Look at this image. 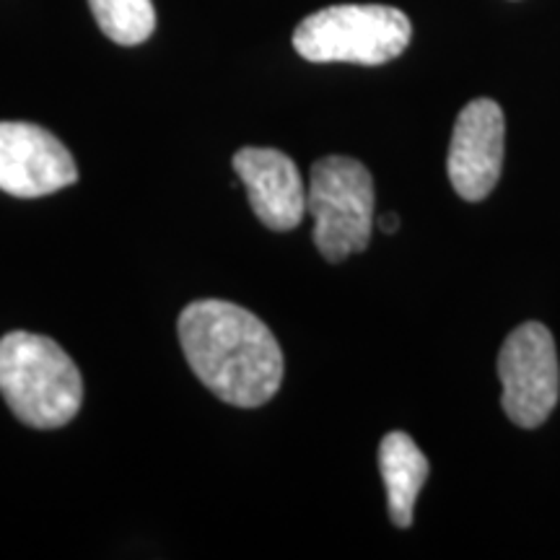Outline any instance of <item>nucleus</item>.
<instances>
[{
  "label": "nucleus",
  "instance_id": "f257e3e1",
  "mask_svg": "<svg viewBox=\"0 0 560 560\" xmlns=\"http://www.w3.org/2000/svg\"><path fill=\"white\" fill-rule=\"evenodd\" d=\"M177 332L195 376L234 408H260L283 384V350L260 317L231 301H192Z\"/></svg>",
  "mask_w": 560,
  "mask_h": 560
},
{
  "label": "nucleus",
  "instance_id": "f03ea898",
  "mask_svg": "<svg viewBox=\"0 0 560 560\" xmlns=\"http://www.w3.org/2000/svg\"><path fill=\"white\" fill-rule=\"evenodd\" d=\"M0 395L32 429H62L79 416L83 380L58 342L34 332L0 338Z\"/></svg>",
  "mask_w": 560,
  "mask_h": 560
},
{
  "label": "nucleus",
  "instance_id": "7ed1b4c3",
  "mask_svg": "<svg viewBox=\"0 0 560 560\" xmlns=\"http://www.w3.org/2000/svg\"><path fill=\"white\" fill-rule=\"evenodd\" d=\"M412 39V24L392 5H330L306 16L293 32V47L310 62L384 66L400 58Z\"/></svg>",
  "mask_w": 560,
  "mask_h": 560
},
{
  "label": "nucleus",
  "instance_id": "20e7f679",
  "mask_svg": "<svg viewBox=\"0 0 560 560\" xmlns=\"http://www.w3.org/2000/svg\"><path fill=\"white\" fill-rule=\"evenodd\" d=\"M306 210L314 219V244L330 262L359 255L371 242L374 179L361 161L325 156L312 166Z\"/></svg>",
  "mask_w": 560,
  "mask_h": 560
},
{
  "label": "nucleus",
  "instance_id": "39448f33",
  "mask_svg": "<svg viewBox=\"0 0 560 560\" xmlns=\"http://www.w3.org/2000/svg\"><path fill=\"white\" fill-rule=\"evenodd\" d=\"M499 376L506 416L522 429L542 425L560 397L556 340L542 322H524L509 335L499 353Z\"/></svg>",
  "mask_w": 560,
  "mask_h": 560
},
{
  "label": "nucleus",
  "instance_id": "423d86ee",
  "mask_svg": "<svg viewBox=\"0 0 560 560\" xmlns=\"http://www.w3.org/2000/svg\"><path fill=\"white\" fill-rule=\"evenodd\" d=\"M73 182H79V166L50 130L0 122V190L13 198H45Z\"/></svg>",
  "mask_w": 560,
  "mask_h": 560
},
{
  "label": "nucleus",
  "instance_id": "0eeeda50",
  "mask_svg": "<svg viewBox=\"0 0 560 560\" xmlns=\"http://www.w3.org/2000/svg\"><path fill=\"white\" fill-rule=\"evenodd\" d=\"M503 136H506V120H503V109L493 100H475L459 112L452 132L446 172L462 200H486L499 185Z\"/></svg>",
  "mask_w": 560,
  "mask_h": 560
},
{
  "label": "nucleus",
  "instance_id": "6e6552de",
  "mask_svg": "<svg viewBox=\"0 0 560 560\" xmlns=\"http://www.w3.org/2000/svg\"><path fill=\"white\" fill-rule=\"evenodd\" d=\"M234 170L265 226L272 231L299 226L306 213V190L291 156L276 149H242L234 156Z\"/></svg>",
  "mask_w": 560,
  "mask_h": 560
},
{
  "label": "nucleus",
  "instance_id": "1a4fd4ad",
  "mask_svg": "<svg viewBox=\"0 0 560 560\" xmlns=\"http://www.w3.org/2000/svg\"><path fill=\"white\" fill-rule=\"evenodd\" d=\"M380 470L384 488H387L389 520L395 522V527L408 529L420 488L429 480V459L408 433L392 431L382 439Z\"/></svg>",
  "mask_w": 560,
  "mask_h": 560
},
{
  "label": "nucleus",
  "instance_id": "9d476101",
  "mask_svg": "<svg viewBox=\"0 0 560 560\" xmlns=\"http://www.w3.org/2000/svg\"><path fill=\"white\" fill-rule=\"evenodd\" d=\"M100 30L122 47L143 45L156 30L153 0H89Z\"/></svg>",
  "mask_w": 560,
  "mask_h": 560
},
{
  "label": "nucleus",
  "instance_id": "9b49d317",
  "mask_svg": "<svg viewBox=\"0 0 560 560\" xmlns=\"http://www.w3.org/2000/svg\"><path fill=\"white\" fill-rule=\"evenodd\" d=\"M380 229L384 231V234H395V231L400 229V219H397L395 213L382 215V219H380Z\"/></svg>",
  "mask_w": 560,
  "mask_h": 560
}]
</instances>
